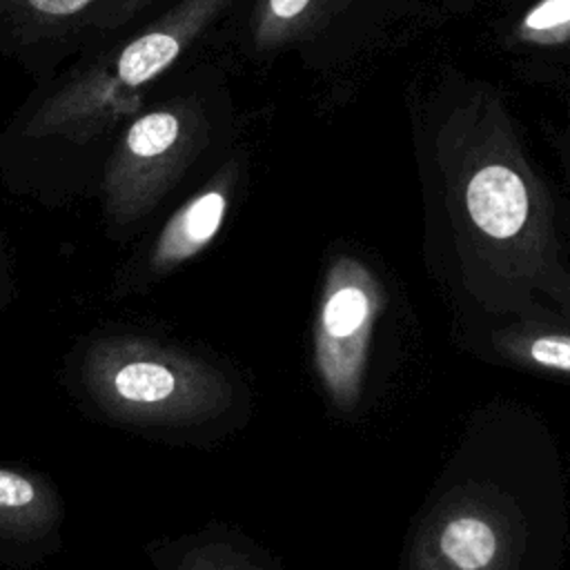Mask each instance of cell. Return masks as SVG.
I'll return each instance as SVG.
<instances>
[{
    "label": "cell",
    "mask_w": 570,
    "mask_h": 570,
    "mask_svg": "<svg viewBox=\"0 0 570 570\" xmlns=\"http://www.w3.org/2000/svg\"><path fill=\"white\" fill-rule=\"evenodd\" d=\"M236 2L165 0L31 82L0 127V185L47 209L94 198L118 129L214 47Z\"/></svg>",
    "instance_id": "cell-1"
},
{
    "label": "cell",
    "mask_w": 570,
    "mask_h": 570,
    "mask_svg": "<svg viewBox=\"0 0 570 570\" xmlns=\"http://www.w3.org/2000/svg\"><path fill=\"white\" fill-rule=\"evenodd\" d=\"M423 160L459 236L514 276L557 267L552 209L501 98L485 85H448L425 105Z\"/></svg>",
    "instance_id": "cell-2"
},
{
    "label": "cell",
    "mask_w": 570,
    "mask_h": 570,
    "mask_svg": "<svg viewBox=\"0 0 570 570\" xmlns=\"http://www.w3.org/2000/svg\"><path fill=\"white\" fill-rule=\"evenodd\" d=\"M60 376L87 419L158 443L209 439L238 405V383L225 365L131 325L80 334L65 352Z\"/></svg>",
    "instance_id": "cell-3"
},
{
    "label": "cell",
    "mask_w": 570,
    "mask_h": 570,
    "mask_svg": "<svg viewBox=\"0 0 570 570\" xmlns=\"http://www.w3.org/2000/svg\"><path fill=\"white\" fill-rule=\"evenodd\" d=\"M236 129L220 62L198 58L174 71L118 129L107 151L94 191L102 234L114 243L140 238L236 145Z\"/></svg>",
    "instance_id": "cell-4"
},
{
    "label": "cell",
    "mask_w": 570,
    "mask_h": 570,
    "mask_svg": "<svg viewBox=\"0 0 570 570\" xmlns=\"http://www.w3.org/2000/svg\"><path fill=\"white\" fill-rule=\"evenodd\" d=\"M245 149L234 145L154 229L145 232V238L114 272L109 298L122 301L147 294L200 256L220 234L245 180Z\"/></svg>",
    "instance_id": "cell-5"
},
{
    "label": "cell",
    "mask_w": 570,
    "mask_h": 570,
    "mask_svg": "<svg viewBox=\"0 0 570 570\" xmlns=\"http://www.w3.org/2000/svg\"><path fill=\"white\" fill-rule=\"evenodd\" d=\"M385 292L372 269L354 256H338L323 283L314 323V370L327 399L343 412L358 405L372 332Z\"/></svg>",
    "instance_id": "cell-6"
},
{
    "label": "cell",
    "mask_w": 570,
    "mask_h": 570,
    "mask_svg": "<svg viewBox=\"0 0 570 570\" xmlns=\"http://www.w3.org/2000/svg\"><path fill=\"white\" fill-rule=\"evenodd\" d=\"M517 514L497 494H448L423 523L410 570H512L519 557Z\"/></svg>",
    "instance_id": "cell-7"
},
{
    "label": "cell",
    "mask_w": 570,
    "mask_h": 570,
    "mask_svg": "<svg viewBox=\"0 0 570 570\" xmlns=\"http://www.w3.org/2000/svg\"><path fill=\"white\" fill-rule=\"evenodd\" d=\"M114 0H0V58L38 82L89 47Z\"/></svg>",
    "instance_id": "cell-8"
},
{
    "label": "cell",
    "mask_w": 570,
    "mask_h": 570,
    "mask_svg": "<svg viewBox=\"0 0 570 570\" xmlns=\"http://www.w3.org/2000/svg\"><path fill=\"white\" fill-rule=\"evenodd\" d=\"M365 0H238L220 24L214 47L258 62L289 47L309 51L345 27Z\"/></svg>",
    "instance_id": "cell-9"
},
{
    "label": "cell",
    "mask_w": 570,
    "mask_h": 570,
    "mask_svg": "<svg viewBox=\"0 0 570 570\" xmlns=\"http://www.w3.org/2000/svg\"><path fill=\"white\" fill-rule=\"evenodd\" d=\"M490 36L523 78L570 85V0H497Z\"/></svg>",
    "instance_id": "cell-10"
},
{
    "label": "cell",
    "mask_w": 570,
    "mask_h": 570,
    "mask_svg": "<svg viewBox=\"0 0 570 570\" xmlns=\"http://www.w3.org/2000/svg\"><path fill=\"white\" fill-rule=\"evenodd\" d=\"M65 501L38 470L0 465V563L31 568L62 543Z\"/></svg>",
    "instance_id": "cell-11"
},
{
    "label": "cell",
    "mask_w": 570,
    "mask_h": 570,
    "mask_svg": "<svg viewBox=\"0 0 570 570\" xmlns=\"http://www.w3.org/2000/svg\"><path fill=\"white\" fill-rule=\"evenodd\" d=\"M149 559L156 570H265L247 546L218 528L156 541Z\"/></svg>",
    "instance_id": "cell-12"
},
{
    "label": "cell",
    "mask_w": 570,
    "mask_h": 570,
    "mask_svg": "<svg viewBox=\"0 0 570 570\" xmlns=\"http://www.w3.org/2000/svg\"><path fill=\"white\" fill-rule=\"evenodd\" d=\"M492 343L499 354L521 367L570 379V332L521 323L497 332Z\"/></svg>",
    "instance_id": "cell-13"
},
{
    "label": "cell",
    "mask_w": 570,
    "mask_h": 570,
    "mask_svg": "<svg viewBox=\"0 0 570 570\" xmlns=\"http://www.w3.org/2000/svg\"><path fill=\"white\" fill-rule=\"evenodd\" d=\"M160 2H165V0H114L111 7H109V11L105 13V20H102V24H100V31H98V38H96V40L105 38V36L111 33V31H118V29L131 24L134 20L142 18L145 13H149V11H151L154 7H158ZM96 40H94V42H96Z\"/></svg>",
    "instance_id": "cell-14"
},
{
    "label": "cell",
    "mask_w": 570,
    "mask_h": 570,
    "mask_svg": "<svg viewBox=\"0 0 570 570\" xmlns=\"http://www.w3.org/2000/svg\"><path fill=\"white\" fill-rule=\"evenodd\" d=\"M13 298V278H11V263L7 254V245L0 236V312L11 303Z\"/></svg>",
    "instance_id": "cell-15"
}]
</instances>
